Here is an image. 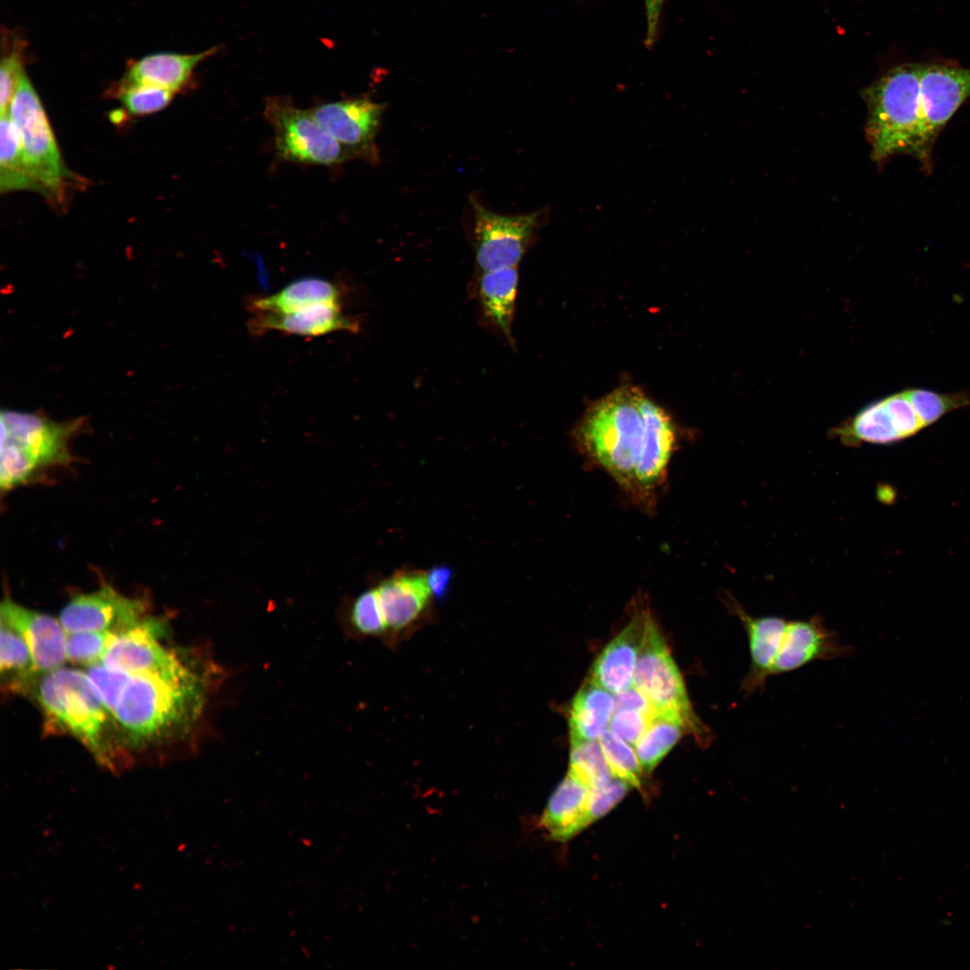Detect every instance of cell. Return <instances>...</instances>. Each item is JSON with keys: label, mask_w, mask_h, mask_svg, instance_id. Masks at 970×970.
<instances>
[{"label": "cell", "mask_w": 970, "mask_h": 970, "mask_svg": "<svg viewBox=\"0 0 970 970\" xmlns=\"http://www.w3.org/2000/svg\"><path fill=\"white\" fill-rule=\"evenodd\" d=\"M577 433L587 457L644 504L663 483L676 444L668 414L631 386L596 402Z\"/></svg>", "instance_id": "obj_1"}, {"label": "cell", "mask_w": 970, "mask_h": 970, "mask_svg": "<svg viewBox=\"0 0 970 970\" xmlns=\"http://www.w3.org/2000/svg\"><path fill=\"white\" fill-rule=\"evenodd\" d=\"M221 676L213 660L188 648L166 669L130 674L112 710L128 752L188 736L203 717Z\"/></svg>", "instance_id": "obj_2"}, {"label": "cell", "mask_w": 970, "mask_h": 970, "mask_svg": "<svg viewBox=\"0 0 970 970\" xmlns=\"http://www.w3.org/2000/svg\"><path fill=\"white\" fill-rule=\"evenodd\" d=\"M26 693L42 712L44 733L73 736L113 772L133 762L115 718L85 672L62 666L38 676Z\"/></svg>", "instance_id": "obj_3"}, {"label": "cell", "mask_w": 970, "mask_h": 970, "mask_svg": "<svg viewBox=\"0 0 970 970\" xmlns=\"http://www.w3.org/2000/svg\"><path fill=\"white\" fill-rule=\"evenodd\" d=\"M970 407V393H949L925 388H905L869 403L830 430L847 446L888 445L909 438L944 415Z\"/></svg>", "instance_id": "obj_4"}, {"label": "cell", "mask_w": 970, "mask_h": 970, "mask_svg": "<svg viewBox=\"0 0 970 970\" xmlns=\"http://www.w3.org/2000/svg\"><path fill=\"white\" fill-rule=\"evenodd\" d=\"M922 66H895L863 91L868 109L866 136L877 163L895 154H914L920 130Z\"/></svg>", "instance_id": "obj_5"}, {"label": "cell", "mask_w": 970, "mask_h": 970, "mask_svg": "<svg viewBox=\"0 0 970 970\" xmlns=\"http://www.w3.org/2000/svg\"><path fill=\"white\" fill-rule=\"evenodd\" d=\"M80 422L60 423L31 413L1 414L0 486L9 490L48 469L67 464Z\"/></svg>", "instance_id": "obj_6"}, {"label": "cell", "mask_w": 970, "mask_h": 970, "mask_svg": "<svg viewBox=\"0 0 970 970\" xmlns=\"http://www.w3.org/2000/svg\"><path fill=\"white\" fill-rule=\"evenodd\" d=\"M8 114L19 133L26 167L37 191L55 200L61 198L70 172L25 69L20 75Z\"/></svg>", "instance_id": "obj_7"}, {"label": "cell", "mask_w": 970, "mask_h": 970, "mask_svg": "<svg viewBox=\"0 0 970 970\" xmlns=\"http://www.w3.org/2000/svg\"><path fill=\"white\" fill-rule=\"evenodd\" d=\"M633 683L656 711L679 717L699 744L710 742V733L693 711L682 675L648 612Z\"/></svg>", "instance_id": "obj_8"}, {"label": "cell", "mask_w": 970, "mask_h": 970, "mask_svg": "<svg viewBox=\"0 0 970 970\" xmlns=\"http://www.w3.org/2000/svg\"><path fill=\"white\" fill-rule=\"evenodd\" d=\"M263 115L273 130L276 151L282 160L331 166L355 158L322 128L310 110L296 107L288 97L268 98Z\"/></svg>", "instance_id": "obj_9"}, {"label": "cell", "mask_w": 970, "mask_h": 970, "mask_svg": "<svg viewBox=\"0 0 970 970\" xmlns=\"http://www.w3.org/2000/svg\"><path fill=\"white\" fill-rule=\"evenodd\" d=\"M474 216L473 241L476 264L481 271L517 266L538 230L545 223L546 210L507 216L488 210L471 198Z\"/></svg>", "instance_id": "obj_10"}, {"label": "cell", "mask_w": 970, "mask_h": 970, "mask_svg": "<svg viewBox=\"0 0 970 970\" xmlns=\"http://www.w3.org/2000/svg\"><path fill=\"white\" fill-rule=\"evenodd\" d=\"M970 97V68L954 65L922 66L921 119L913 157L930 166L934 143L940 131Z\"/></svg>", "instance_id": "obj_11"}, {"label": "cell", "mask_w": 970, "mask_h": 970, "mask_svg": "<svg viewBox=\"0 0 970 970\" xmlns=\"http://www.w3.org/2000/svg\"><path fill=\"white\" fill-rule=\"evenodd\" d=\"M384 105L366 97L332 101L310 109L317 122L355 158L379 160L375 138Z\"/></svg>", "instance_id": "obj_12"}, {"label": "cell", "mask_w": 970, "mask_h": 970, "mask_svg": "<svg viewBox=\"0 0 970 970\" xmlns=\"http://www.w3.org/2000/svg\"><path fill=\"white\" fill-rule=\"evenodd\" d=\"M146 615V604L128 597L110 585L80 594L63 607L59 622L66 633L81 631L121 632Z\"/></svg>", "instance_id": "obj_13"}, {"label": "cell", "mask_w": 970, "mask_h": 970, "mask_svg": "<svg viewBox=\"0 0 970 970\" xmlns=\"http://www.w3.org/2000/svg\"><path fill=\"white\" fill-rule=\"evenodd\" d=\"M166 632L163 620L146 616L115 636L100 663L129 674L166 669L175 665L186 649L165 646L163 639Z\"/></svg>", "instance_id": "obj_14"}, {"label": "cell", "mask_w": 970, "mask_h": 970, "mask_svg": "<svg viewBox=\"0 0 970 970\" xmlns=\"http://www.w3.org/2000/svg\"><path fill=\"white\" fill-rule=\"evenodd\" d=\"M0 613L1 619L15 629L26 641L38 675L64 666L67 660V633L59 620L9 598L1 603Z\"/></svg>", "instance_id": "obj_15"}, {"label": "cell", "mask_w": 970, "mask_h": 970, "mask_svg": "<svg viewBox=\"0 0 970 970\" xmlns=\"http://www.w3.org/2000/svg\"><path fill=\"white\" fill-rule=\"evenodd\" d=\"M850 652L851 648L841 641L820 615L788 621L772 667V676L792 672L816 660L845 657Z\"/></svg>", "instance_id": "obj_16"}, {"label": "cell", "mask_w": 970, "mask_h": 970, "mask_svg": "<svg viewBox=\"0 0 970 970\" xmlns=\"http://www.w3.org/2000/svg\"><path fill=\"white\" fill-rule=\"evenodd\" d=\"M727 604L740 621L748 639L750 667L740 684L745 695L762 691L769 677L788 621L778 616L751 615L731 595H727Z\"/></svg>", "instance_id": "obj_17"}, {"label": "cell", "mask_w": 970, "mask_h": 970, "mask_svg": "<svg viewBox=\"0 0 970 970\" xmlns=\"http://www.w3.org/2000/svg\"><path fill=\"white\" fill-rule=\"evenodd\" d=\"M388 630L399 632L415 624L429 609L432 592L428 572L415 569L396 570L376 586Z\"/></svg>", "instance_id": "obj_18"}, {"label": "cell", "mask_w": 970, "mask_h": 970, "mask_svg": "<svg viewBox=\"0 0 970 970\" xmlns=\"http://www.w3.org/2000/svg\"><path fill=\"white\" fill-rule=\"evenodd\" d=\"M647 611H639L596 658L590 680L610 692L629 688L644 637Z\"/></svg>", "instance_id": "obj_19"}, {"label": "cell", "mask_w": 970, "mask_h": 970, "mask_svg": "<svg viewBox=\"0 0 970 970\" xmlns=\"http://www.w3.org/2000/svg\"><path fill=\"white\" fill-rule=\"evenodd\" d=\"M252 335L278 331L302 336H319L346 331L357 332L358 322L342 313L341 305L321 304L288 313H256L248 322Z\"/></svg>", "instance_id": "obj_20"}, {"label": "cell", "mask_w": 970, "mask_h": 970, "mask_svg": "<svg viewBox=\"0 0 970 970\" xmlns=\"http://www.w3.org/2000/svg\"><path fill=\"white\" fill-rule=\"evenodd\" d=\"M217 47L196 54L159 52L130 60L119 83L146 84L179 93L187 86L198 63L214 55Z\"/></svg>", "instance_id": "obj_21"}, {"label": "cell", "mask_w": 970, "mask_h": 970, "mask_svg": "<svg viewBox=\"0 0 970 970\" xmlns=\"http://www.w3.org/2000/svg\"><path fill=\"white\" fill-rule=\"evenodd\" d=\"M589 789L569 771L550 796L539 820L549 838L564 842L586 827Z\"/></svg>", "instance_id": "obj_22"}, {"label": "cell", "mask_w": 970, "mask_h": 970, "mask_svg": "<svg viewBox=\"0 0 970 970\" xmlns=\"http://www.w3.org/2000/svg\"><path fill=\"white\" fill-rule=\"evenodd\" d=\"M340 287L326 279L307 277L296 279L278 292L263 296H252L246 306L251 313H288L321 304L341 305Z\"/></svg>", "instance_id": "obj_23"}, {"label": "cell", "mask_w": 970, "mask_h": 970, "mask_svg": "<svg viewBox=\"0 0 970 970\" xmlns=\"http://www.w3.org/2000/svg\"><path fill=\"white\" fill-rule=\"evenodd\" d=\"M481 273L478 292L482 312L510 342L518 285L517 266Z\"/></svg>", "instance_id": "obj_24"}, {"label": "cell", "mask_w": 970, "mask_h": 970, "mask_svg": "<svg viewBox=\"0 0 970 970\" xmlns=\"http://www.w3.org/2000/svg\"><path fill=\"white\" fill-rule=\"evenodd\" d=\"M614 710V697L589 679L576 694L571 706V741L599 739L606 731Z\"/></svg>", "instance_id": "obj_25"}, {"label": "cell", "mask_w": 970, "mask_h": 970, "mask_svg": "<svg viewBox=\"0 0 970 970\" xmlns=\"http://www.w3.org/2000/svg\"><path fill=\"white\" fill-rule=\"evenodd\" d=\"M0 671L3 685L13 692L28 691L38 675L30 648L22 636L1 619Z\"/></svg>", "instance_id": "obj_26"}, {"label": "cell", "mask_w": 970, "mask_h": 970, "mask_svg": "<svg viewBox=\"0 0 970 970\" xmlns=\"http://www.w3.org/2000/svg\"><path fill=\"white\" fill-rule=\"evenodd\" d=\"M687 728L677 716L656 711L640 738L636 754L643 772H650Z\"/></svg>", "instance_id": "obj_27"}, {"label": "cell", "mask_w": 970, "mask_h": 970, "mask_svg": "<svg viewBox=\"0 0 970 970\" xmlns=\"http://www.w3.org/2000/svg\"><path fill=\"white\" fill-rule=\"evenodd\" d=\"M0 190H36L24 160L19 133L8 113L0 121Z\"/></svg>", "instance_id": "obj_28"}, {"label": "cell", "mask_w": 970, "mask_h": 970, "mask_svg": "<svg viewBox=\"0 0 970 970\" xmlns=\"http://www.w3.org/2000/svg\"><path fill=\"white\" fill-rule=\"evenodd\" d=\"M27 41L13 31L3 29L0 63V110L8 113L21 73L24 69Z\"/></svg>", "instance_id": "obj_29"}, {"label": "cell", "mask_w": 970, "mask_h": 970, "mask_svg": "<svg viewBox=\"0 0 970 970\" xmlns=\"http://www.w3.org/2000/svg\"><path fill=\"white\" fill-rule=\"evenodd\" d=\"M569 771L589 788L613 777L599 740L571 741Z\"/></svg>", "instance_id": "obj_30"}, {"label": "cell", "mask_w": 970, "mask_h": 970, "mask_svg": "<svg viewBox=\"0 0 970 970\" xmlns=\"http://www.w3.org/2000/svg\"><path fill=\"white\" fill-rule=\"evenodd\" d=\"M599 742L613 776L640 789L643 771L630 744L610 729L601 736Z\"/></svg>", "instance_id": "obj_31"}, {"label": "cell", "mask_w": 970, "mask_h": 970, "mask_svg": "<svg viewBox=\"0 0 970 970\" xmlns=\"http://www.w3.org/2000/svg\"><path fill=\"white\" fill-rule=\"evenodd\" d=\"M114 93L132 115H146L161 110L172 100L174 93L161 87L119 83Z\"/></svg>", "instance_id": "obj_32"}, {"label": "cell", "mask_w": 970, "mask_h": 970, "mask_svg": "<svg viewBox=\"0 0 970 970\" xmlns=\"http://www.w3.org/2000/svg\"><path fill=\"white\" fill-rule=\"evenodd\" d=\"M118 633L113 631L67 633V660L86 667L100 663L110 643Z\"/></svg>", "instance_id": "obj_33"}, {"label": "cell", "mask_w": 970, "mask_h": 970, "mask_svg": "<svg viewBox=\"0 0 970 970\" xmlns=\"http://www.w3.org/2000/svg\"><path fill=\"white\" fill-rule=\"evenodd\" d=\"M349 619L353 628L365 635L377 636L387 630L375 586L353 599Z\"/></svg>", "instance_id": "obj_34"}, {"label": "cell", "mask_w": 970, "mask_h": 970, "mask_svg": "<svg viewBox=\"0 0 970 970\" xmlns=\"http://www.w3.org/2000/svg\"><path fill=\"white\" fill-rule=\"evenodd\" d=\"M630 785L626 781L612 777L607 781L590 788L586 809V825L605 816L627 794Z\"/></svg>", "instance_id": "obj_35"}, {"label": "cell", "mask_w": 970, "mask_h": 970, "mask_svg": "<svg viewBox=\"0 0 970 970\" xmlns=\"http://www.w3.org/2000/svg\"><path fill=\"white\" fill-rule=\"evenodd\" d=\"M85 673L96 693L112 713L130 674L101 663L88 666Z\"/></svg>", "instance_id": "obj_36"}, {"label": "cell", "mask_w": 970, "mask_h": 970, "mask_svg": "<svg viewBox=\"0 0 970 970\" xmlns=\"http://www.w3.org/2000/svg\"><path fill=\"white\" fill-rule=\"evenodd\" d=\"M654 713L615 708L609 723L610 730L630 745H634L646 731Z\"/></svg>", "instance_id": "obj_37"}, {"label": "cell", "mask_w": 970, "mask_h": 970, "mask_svg": "<svg viewBox=\"0 0 970 970\" xmlns=\"http://www.w3.org/2000/svg\"><path fill=\"white\" fill-rule=\"evenodd\" d=\"M615 708L639 710L653 714L656 710L647 698L636 688L629 687L615 693Z\"/></svg>", "instance_id": "obj_38"}, {"label": "cell", "mask_w": 970, "mask_h": 970, "mask_svg": "<svg viewBox=\"0 0 970 970\" xmlns=\"http://www.w3.org/2000/svg\"><path fill=\"white\" fill-rule=\"evenodd\" d=\"M452 578V569L445 566H437L428 572V582L433 596L445 598Z\"/></svg>", "instance_id": "obj_39"}, {"label": "cell", "mask_w": 970, "mask_h": 970, "mask_svg": "<svg viewBox=\"0 0 970 970\" xmlns=\"http://www.w3.org/2000/svg\"><path fill=\"white\" fill-rule=\"evenodd\" d=\"M664 2L665 0H644L647 18V46L653 45L657 40Z\"/></svg>", "instance_id": "obj_40"}]
</instances>
